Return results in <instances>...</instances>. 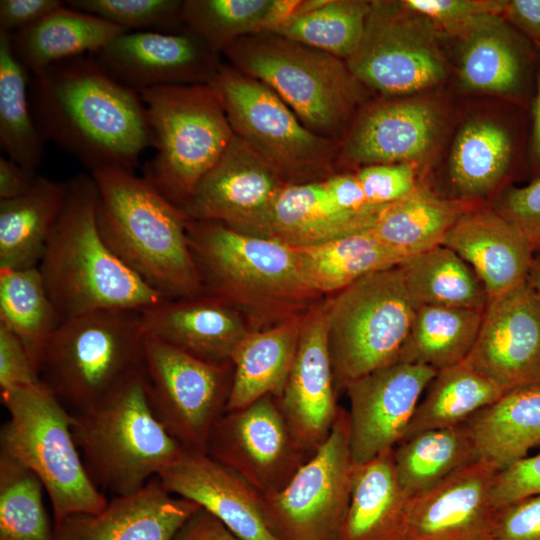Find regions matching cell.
Returning a JSON list of instances; mask_svg holds the SVG:
<instances>
[{
	"mask_svg": "<svg viewBox=\"0 0 540 540\" xmlns=\"http://www.w3.org/2000/svg\"><path fill=\"white\" fill-rule=\"evenodd\" d=\"M174 540H242L203 508L197 509L181 526Z\"/></svg>",
	"mask_w": 540,
	"mask_h": 540,
	"instance_id": "obj_55",
	"label": "cell"
},
{
	"mask_svg": "<svg viewBox=\"0 0 540 540\" xmlns=\"http://www.w3.org/2000/svg\"><path fill=\"white\" fill-rule=\"evenodd\" d=\"M393 449L356 464L339 540L400 539L410 497L398 481Z\"/></svg>",
	"mask_w": 540,
	"mask_h": 540,
	"instance_id": "obj_32",
	"label": "cell"
},
{
	"mask_svg": "<svg viewBox=\"0 0 540 540\" xmlns=\"http://www.w3.org/2000/svg\"><path fill=\"white\" fill-rule=\"evenodd\" d=\"M398 481L408 497L421 494L479 460L466 422L425 430L393 449Z\"/></svg>",
	"mask_w": 540,
	"mask_h": 540,
	"instance_id": "obj_37",
	"label": "cell"
},
{
	"mask_svg": "<svg viewBox=\"0 0 540 540\" xmlns=\"http://www.w3.org/2000/svg\"><path fill=\"white\" fill-rule=\"evenodd\" d=\"M498 471L478 460L410 497L399 540H494L492 489Z\"/></svg>",
	"mask_w": 540,
	"mask_h": 540,
	"instance_id": "obj_21",
	"label": "cell"
},
{
	"mask_svg": "<svg viewBox=\"0 0 540 540\" xmlns=\"http://www.w3.org/2000/svg\"><path fill=\"white\" fill-rule=\"evenodd\" d=\"M368 202L385 206L412 192L417 183V166L413 164H375L355 171Z\"/></svg>",
	"mask_w": 540,
	"mask_h": 540,
	"instance_id": "obj_48",
	"label": "cell"
},
{
	"mask_svg": "<svg viewBox=\"0 0 540 540\" xmlns=\"http://www.w3.org/2000/svg\"><path fill=\"white\" fill-rule=\"evenodd\" d=\"M143 381L159 422L185 449L206 453L224 413L233 366L213 364L144 334Z\"/></svg>",
	"mask_w": 540,
	"mask_h": 540,
	"instance_id": "obj_14",
	"label": "cell"
},
{
	"mask_svg": "<svg viewBox=\"0 0 540 540\" xmlns=\"http://www.w3.org/2000/svg\"><path fill=\"white\" fill-rule=\"evenodd\" d=\"M535 46L538 54V65L532 104L531 134L527 158L531 171L536 178H538L540 177V43Z\"/></svg>",
	"mask_w": 540,
	"mask_h": 540,
	"instance_id": "obj_58",
	"label": "cell"
},
{
	"mask_svg": "<svg viewBox=\"0 0 540 540\" xmlns=\"http://www.w3.org/2000/svg\"><path fill=\"white\" fill-rule=\"evenodd\" d=\"M325 303L337 387L398 361L415 313L399 266L366 275Z\"/></svg>",
	"mask_w": 540,
	"mask_h": 540,
	"instance_id": "obj_10",
	"label": "cell"
},
{
	"mask_svg": "<svg viewBox=\"0 0 540 540\" xmlns=\"http://www.w3.org/2000/svg\"><path fill=\"white\" fill-rule=\"evenodd\" d=\"M475 271L489 299L527 281L535 248L497 210L471 206L448 232L444 244Z\"/></svg>",
	"mask_w": 540,
	"mask_h": 540,
	"instance_id": "obj_27",
	"label": "cell"
},
{
	"mask_svg": "<svg viewBox=\"0 0 540 540\" xmlns=\"http://www.w3.org/2000/svg\"><path fill=\"white\" fill-rule=\"evenodd\" d=\"M335 387L324 301L304 315L294 362L277 398L294 435L310 454L327 439L340 411Z\"/></svg>",
	"mask_w": 540,
	"mask_h": 540,
	"instance_id": "obj_23",
	"label": "cell"
},
{
	"mask_svg": "<svg viewBox=\"0 0 540 540\" xmlns=\"http://www.w3.org/2000/svg\"><path fill=\"white\" fill-rule=\"evenodd\" d=\"M9 418L0 430V452L42 482L54 522L74 513H98L108 500L90 479L72 433V414L41 380L0 391Z\"/></svg>",
	"mask_w": 540,
	"mask_h": 540,
	"instance_id": "obj_8",
	"label": "cell"
},
{
	"mask_svg": "<svg viewBox=\"0 0 540 540\" xmlns=\"http://www.w3.org/2000/svg\"><path fill=\"white\" fill-rule=\"evenodd\" d=\"M37 173L30 172L8 157H0V200L13 199L26 193Z\"/></svg>",
	"mask_w": 540,
	"mask_h": 540,
	"instance_id": "obj_57",
	"label": "cell"
},
{
	"mask_svg": "<svg viewBox=\"0 0 540 540\" xmlns=\"http://www.w3.org/2000/svg\"><path fill=\"white\" fill-rule=\"evenodd\" d=\"M62 210L38 264L60 322L101 310H143L164 297L127 267L97 224L91 174L68 179Z\"/></svg>",
	"mask_w": 540,
	"mask_h": 540,
	"instance_id": "obj_2",
	"label": "cell"
},
{
	"mask_svg": "<svg viewBox=\"0 0 540 540\" xmlns=\"http://www.w3.org/2000/svg\"><path fill=\"white\" fill-rule=\"evenodd\" d=\"M371 1H301L297 10L269 32L347 60L362 40Z\"/></svg>",
	"mask_w": 540,
	"mask_h": 540,
	"instance_id": "obj_42",
	"label": "cell"
},
{
	"mask_svg": "<svg viewBox=\"0 0 540 540\" xmlns=\"http://www.w3.org/2000/svg\"><path fill=\"white\" fill-rule=\"evenodd\" d=\"M518 124L487 112H476L462 121L448 159V176L459 199L473 202L503 185L520 157Z\"/></svg>",
	"mask_w": 540,
	"mask_h": 540,
	"instance_id": "obj_28",
	"label": "cell"
},
{
	"mask_svg": "<svg viewBox=\"0 0 540 540\" xmlns=\"http://www.w3.org/2000/svg\"><path fill=\"white\" fill-rule=\"evenodd\" d=\"M206 453L262 496L282 489L312 455L294 435L273 396L224 412L211 430Z\"/></svg>",
	"mask_w": 540,
	"mask_h": 540,
	"instance_id": "obj_15",
	"label": "cell"
},
{
	"mask_svg": "<svg viewBox=\"0 0 540 540\" xmlns=\"http://www.w3.org/2000/svg\"><path fill=\"white\" fill-rule=\"evenodd\" d=\"M356 464L347 412L340 408L327 439L279 491L263 496L268 528L277 540H339Z\"/></svg>",
	"mask_w": 540,
	"mask_h": 540,
	"instance_id": "obj_13",
	"label": "cell"
},
{
	"mask_svg": "<svg viewBox=\"0 0 540 540\" xmlns=\"http://www.w3.org/2000/svg\"><path fill=\"white\" fill-rule=\"evenodd\" d=\"M0 324L17 336L39 371L44 347L60 319L38 266L0 269Z\"/></svg>",
	"mask_w": 540,
	"mask_h": 540,
	"instance_id": "obj_43",
	"label": "cell"
},
{
	"mask_svg": "<svg viewBox=\"0 0 540 540\" xmlns=\"http://www.w3.org/2000/svg\"><path fill=\"white\" fill-rule=\"evenodd\" d=\"M141 325L145 335L218 365H232L253 330L238 309L206 294L163 299L141 310Z\"/></svg>",
	"mask_w": 540,
	"mask_h": 540,
	"instance_id": "obj_26",
	"label": "cell"
},
{
	"mask_svg": "<svg viewBox=\"0 0 540 540\" xmlns=\"http://www.w3.org/2000/svg\"><path fill=\"white\" fill-rule=\"evenodd\" d=\"M33 116L44 138L90 172H133L153 146L145 105L135 89L96 59L78 56L32 74Z\"/></svg>",
	"mask_w": 540,
	"mask_h": 540,
	"instance_id": "obj_1",
	"label": "cell"
},
{
	"mask_svg": "<svg viewBox=\"0 0 540 540\" xmlns=\"http://www.w3.org/2000/svg\"><path fill=\"white\" fill-rule=\"evenodd\" d=\"M43 489L30 469L0 452V540H54Z\"/></svg>",
	"mask_w": 540,
	"mask_h": 540,
	"instance_id": "obj_45",
	"label": "cell"
},
{
	"mask_svg": "<svg viewBox=\"0 0 540 540\" xmlns=\"http://www.w3.org/2000/svg\"><path fill=\"white\" fill-rule=\"evenodd\" d=\"M129 32L105 19L62 5L33 25L11 35L12 50L35 74L62 60L97 53L115 37Z\"/></svg>",
	"mask_w": 540,
	"mask_h": 540,
	"instance_id": "obj_31",
	"label": "cell"
},
{
	"mask_svg": "<svg viewBox=\"0 0 540 540\" xmlns=\"http://www.w3.org/2000/svg\"><path fill=\"white\" fill-rule=\"evenodd\" d=\"M436 373L426 365L397 361L345 386L350 402L349 446L355 464L393 449L403 439L422 393Z\"/></svg>",
	"mask_w": 540,
	"mask_h": 540,
	"instance_id": "obj_18",
	"label": "cell"
},
{
	"mask_svg": "<svg viewBox=\"0 0 540 540\" xmlns=\"http://www.w3.org/2000/svg\"><path fill=\"white\" fill-rule=\"evenodd\" d=\"M68 186L38 175L23 195L0 200V269L38 266Z\"/></svg>",
	"mask_w": 540,
	"mask_h": 540,
	"instance_id": "obj_33",
	"label": "cell"
},
{
	"mask_svg": "<svg viewBox=\"0 0 540 540\" xmlns=\"http://www.w3.org/2000/svg\"><path fill=\"white\" fill-rule=\"evenodd\" d=\"M222 53L272 89L309 130L338 143L367 102L368 90L345 60L272 32L240 37Z\"/></svg>",
	"mask_w": 540,
	"mask_h": 540,
	"instance_id": "obj_5",
	"label": "cell"
},
{
	"mask_svg": "<svg viewBox=\"0 0 540 540\" xmlns=\"http://www.w3.org/2000/svg\"><path fill=\"white\" fill-rule=\"evenodd\" d=\"M187 236L203 294L232 305L251 322L272 326L315 305L319 295L306 283L294 247L191 218Z\"/></svg>",
	"mask_w": 540,
	"mask_h": 540,
	"instance_id": "obj_4",
	"label": "cell"
},
{
	"mask_svg": "<svg viewBox=\"0 0 540 540\" xmlns=\"http://www.w3.org/2000/svg\"><path fill=\"white\" fill-rule=\"evenodd\" d=\"M286 184L273 166L234 134L183 211L193 220L216 221L244 234L268 238L272 208Z\"/></svg>",
	"mask_w": 540,
	"mask_h": 540,
	"instance_id": "obj_17",
	"label": "cell"
},
{
	"mask_svg": "<svg viewBox=\"0 0 540 540\" xmlns=\"http://www.w3.org/2000/svg\"><path fill=\"white\" fill-rule=\"evenodd\" d=\"M527 282L540 295V253L535 255L532 260Z\"/></svg>",
	"mask_w": 540,
	"mask_h": 540,
	"instance_id": "obj_59",
	"label": "cell"
},
{
	"mask_svg": "<svg viewBox=\"0 0 540 540\" xmlns=\"http://www.w3.org/2000/svg\"><path fill=\"white\" fill-rule=\"evenodd\" d=\"M63 3L59 0H1L0 32L11 35L29 27Z\"/></svg>",
	"mask_w": 540,
	"mask_h": 540,
	"instance_id": "obj_53",
	"label": "cell"
},
{
	"mask_svg": "<svg viewBox=\"0 0 540 540\" xmlns=\"http://www.w3.org/2000/svg\"><path fill=\"white\" fill-rule=\"evenodd\" d=\"M399 267L415 309L444 306L484 311L487 306L489 296L475 271L445 245L415 254Z\"/></svg>",
	"mask_w": 540,
	"mask_h": 540,
	"instance_id": "obj_38",
	"label": "cell"
},
{
	"mask_svg": "<svg viewBox=\"0 0 540 540\" xmlns=\"http://www.w3.org/2000/svg\"><path fill=\"white\" fill-rule=\"evenodd\" d=\"M501 16L532 43H540V0H507Z\"/></svg>",
	"mask_w": 540,
	"mask_h": 540,
	"instance_id": "obj_56",
	"label": "cell"
},
{
	"mask_svg": "<svg viewBox=\"0 0 540 540\" xmlns=\"http://www.w3.org/2000/svg\"><path fill=\"white\" fill-rule=\"evenodd\" d=\"M494 540H540V495L497 509Z\"/></svg>",
	"mask_w": 540,
	"mask_h": 540,
	"instance_id": "obj_51",
	"label": "cell"
},
{
	"mask_svg": "<svg viewBox=\"0 0 540 540\" xmlns=\"http://www.w3.org/2000/svg\"><path fill=\"white\" fill-rule=\"evenodd\" d=\"M464 361L505 392L540 384V295L527 281L489 299Z\"/></svg>",
	"mask_w": 540,
	"mask_h": 540,
	"instance_id": "obj_19",
	"label": "cell"
},
{
	"mask_svg": "<svg viewBox=\"0 0 540 540\" xmlns=\"http://www.w3.org/2000/svg\"><path fill=\"white\" fill-rule=\"evenodd\" d=\"M172 494L220 520L242 540H277L267 526L263 496L207 453L185 449L157 475Z\"/></svg>",
	"mask_w": 540,
	"mask_h": 540,
	"instance_id": "obj_24",
	"label": "cell"
},
{
	"mask_svg": "<svg viewBox=\"0 0 540 540\" xmlns=\"http://www.w3.org/2000/svg\"><path fill=\"white\" fill-rule=\"evenodd\" d=\"M471 203L438 197L419 185L385 205L370 229L387 246L409 258L443 245L448 232Z\"/></svg>",
	"mask_w": 540,
	"mask_h": 540,
	"instance_id": "obj_36",
	"label": "cell"
},
{
	"mask_svg": "<svg viewBox=\"0 0 540 540\" xmlns=\"http://www.w3.org/2000/svg\"><path fill=\"white\" fill-rule=\"evenodd\" d=\"M209 85L234 134L288 183L322 181L334 175L340 143L309 130L264 83L220 64Z\"/></svg>",
	"mask_w": 540,
	"mask_h": 540,
	"instance_id": "obj_11",
	"label": "cell"
},
{
	"mask_svg": "<svg viewBox=\"0 0 540 540\" xmlns=\"http://www.w3.org/2000/svg\"><path fill=\"white\" fill-rule=\"evenodd\" d=\"M447 119L445 105L431 93L367 101L340 141V161L360 168L400 163L418 167L439 148Z\"/></svg>",
	"mask_w": 540,
	"mask_h": 540,
	"instance_id": "obj_16",
	"label": "cell"
},
{
	"mask_svg": "<svg viewBox=\"0 0 540 540\" xmlns=\"http://www.w3.org/2000/svg\"><path fill=\"white\" fill-rule=\"evenodd\" d=\"M466 423L479 460L505 469L540 444V384L506 392Z\"/></svg>",
	"mask_w": 540,
	"mask_h": 540,
	"instance_id": "obj_34",
	"label": "cell"
},
{
	"mask_svg": "<svg viewBox=\"0 0 540 540\" xmlns=\"http://www.w3.org/2000/svg\"><path fill=\"white\" fill-rule=\"evenodd\" d=\"M301 1L295 0H186L181 21L218 54L247 35L269 32L289 18Z\"/></svg>",
	"mask_w": 540,
	"mask_h": 540,
	"instance_id": "obj_39",
	"label": "cell"
},
{
	"mask_svg": "<svg viewBox=\"0 0 540 540\" xmlns=\"http://www.w3.org/2000/svg\"><path fill=\"white\" fill-rule=\"evenodd\" d=\"M200 506L170 493L156 476L135 493L113 496L98 513L54 522V540H174Z\"/></svg>",
	"mask_w": 540,
	"mask_h": 540,
	"instance_id": "obj_25",
	"label": "cell"
},
{
	"mask_svg": "<svg viewBox=\"0 0 540 540\" xmlns=\"http://www.w3.org/2000/svg\"><path fill=\"white\" fill-rule=\"evenodd\" d=\"M324 183L335 203L346 211L368 212L383 207L372 206L368 202L356 172L334 174Z\"/></svg>",
	"mask_w": 540,
	"mask_h": 540,
	"instance_id": "obj_54",
	"label": "cell"
},
{
	"mask_svg": "<svg viewBox=\"0 0 540 540\" xmlns=\"http://www.w3.org/2000/svg\"><path fill=\"white\" fill-rule=\"evenodd\" d=\"M153 135L154 157L143 178L183 210L200 180L219 161L234 132L209 83L138 91Z\"/></svg>",
	"mask_w": 540,
	"mask_h": 540,
	"instance_id": "obj_9",
	"label": "cell"
},
{
	"mask_svg": "<svg viewBox=\"0 0 540 540\" xmlns=\"http://www.w3.org/2000/svg\"><path fill=\"white\" fill-rule=\"evenodd\" d=\"M27 70L15 56L9 34L0 32V145L8 158L36 173L44 138L29 107Z\"/></svg>",
	"mask_w": 540,
	"mask_h": 540,
	"instance_id": "obj_44",
	"label": "cell"
},
{
	"mask_svg": "<svg viewBox=\"0 0 540 540\" xmlns=\"http://www.w3.org/2000/svg\"><path fill=\"white\" fill-rule=\"evenodd\" d=\"M142 372L93 407L71 413L85 469L103 494L135 493L185 450L155 417Z\"/></svg>",
	"mask_w": 540,
	"mask_h": 540,
	"instance_id": "obj_6",
	"label": "cell"
},
{
	"mask_svg": "<svg viewBox=\"0 0 540 540\" xmlns=\"http://www.w3.org/2000/svg\"><path fill=\"white\" fill-rule=\"evenodd\" d=\"M483 311L420 306L398 361L422 364L439 371L463 362L477 338Z\"/></svg>",
	"mask_w": 540,
	"mask_h": 540,
	"instance_id": "obj_40",
	"label": "cell"
},
{
	"mask_svg": "<svg viewBox=\"0 0 540 540\" xmlns=\"http://www.w3.org/2000/svg\"><path fill=\"white\" fill-rule=\"evenodd\" d=\"M382 208L349 212L335 203L324 180L288 183L273 205L268 238L295 248L319 245L370 229Z\"/></svg>",
	"mask_w": 540,
	"mask_h": 540,
	"instance_id": "obj_29",
	"label": "cell"
},
{
	"mask_svg": "<svg viewBox=\"0 0 540 540\" xmlns=\"http://www.w3.org/2000/svg\"><path fill=\"white\" fill-rule=\"evenodd\" d=\"M426 389L403 439L462 424L506 393L465 361L437 371Z\"/></svg>",
	"mask_w": 540,
	"mask_h": 540,
	"instance_id": "obj_41",
	"label": "cell"
},
{
	"mask_svg": "<svg viewBox=\"0 0 540 540\" xmlns=\"http://www.w3.org/2000/svg\"><path fill=\"white\" fill-rule=\"evenodd\" d=\"M455 38L456 74L463 90L496 96L518 107L528 104L538 65L534 43L502 16L491 14L475 17Z\"/></svg>",
	"mask_w": 540,
	"mask_h": 540,
	"instance_id": "obj_20",
	"label": "cell"
},
{
	"mask_svg": "<svg viewBox=\"0 0 540 540\" xmlns=\"http://www.w3.org/2000/svg\"><path fill=\"white\" fill-rule=\"evenodd\" d=\"M534 495H540V453L498 471L492 489L496 509Z\"/></svg>",
	"mask_w": 540,
	"mask_h": 540,
	"instance_id": "obj_50",
	"label": "cell"
},
{
	"mask_svg": "<svg viewBox=\"0 0 540 540\" xmlns=\"http://www.w3.org/2000/svg\"><path fill=\"white\" fill-rule=\"evenodd\" d=\"M442 35L403 1H371L360 45L345 61L355 78L381 97L430 93L450 74Z\"/></svg>",
	"mask_w": 540,
	"mask_h": 540,
	"instance_id": "obj_12",
	"label": "cell"
},
{
	"mask_svg": "<svg viewBox=\"0 0 540 540\" xmlns=\"http://www.w3.org/2000/svg\"><path fill=\"white\" fill-rule=\"evenodd\" d=\"M90 174L97 187L98 229L111 251L165 299L202 295L184 211L131 171Z\"/></svg>",
	"mask_w": 540,
	"mask_h": 540,
	"instance_id": "obj_3",
	"label": "cell"
},
{
	"mask_svg": "<svg viewBox=\"0 0 540 540\" xmlns=\"http://www.w3.org/2000/svg\"><path fill=\"white\" fill-rule=\"evenodd\" d=\"M140 310H101L60 322L42 352L41 380L71 412L87 410L143 371Z\"/></svg>",
	"mask_w": 540,
	"mask_h": 540,
	"instance_id": "obj_7",
	"label": "cell"
},
{
	"mask_svg": "<svg viewBox=\"0 0 540 540\" xmlns=\"http://www.w3.org/2000/svg\"><path fill=\"white\" fill-rule=\"evenodd\" d=\"M540 251V250H539Z\"/></svg>",
	"mask_w": 540,
	"mask_h": 540,
	"instance_id": "obj_60",
	"label": "cell"
},
{
	"mask_svg": "<svg viewBox=\"0 0 540 540\" xmlns=\"http://www.w3.org/2000/svg\"><path fill=\"white\" fill-rule=\"evenodd\" d=\"M305 313L252 330L244 338L232 357V381L224 412L244 408L265 396H281Z\"/></svg>",
	"mask_w": 540,
	"mask_h": 540,
	"instance_id": "obj_30",
	"label": "cell"
},
{
	"mask_svg": "<svg viewBox=\"0 0 540 540\" xmlns=\"http://www.w3.org/2000/svg\"><path fill=\"white\" fill-rule=\"evenodd\" d=\"M410 9L431 19L442 31L455 37L477 16L502 14L507 0H402Z\"/></svg>",
	"mask_w": 540,
	"mask_h": 540,
	"instance_id": "obj_47",
	"label": "cell"
},
{
	"mask_svg": "<svg viewBox=\"0 0 540 540\" xmlns=\"http://www.w3.org/2000/svg\"><path fill=\"white\" fill-rule=\"evenodd\" d=\"M95 54L111 75L136 91L209 83L220 65L217 54L187 29L125 32Z\"/></svg>",
	"mask_w": 540,
	"mask_h": 540,
	"instance_id": "obj_22",
	"label": "cell"
},
{
	"mask_svg": "<svg viewBox=\"0 0 540 540\" xmlns=\"http://www.w3.org/2000/svg\"><path fill=\"white\" fill-rule=\"evenodd\" d=\"M179 0H70L67 6L95 15L130 32L155 31L173 33L183 25Z\"/></svg>",
	"mask_w": 540,
	"mask_h": 540,
	"instance_id": "obj_46",
	"label": "cell"
},
{
	"mask_svg": "<svg viewBox=\"0 0 540 540\" xmlns=\"http://www.w3.org/2000/svg\"><path fill=\"white\" fill-rule=\"evenodd\" d=\"M295 250L306 283L319 296L335 294L366 275L398 267L408 259L371 229Z\"/></svg>",
	"mask_w": 540,
	"mask_h": 540,
	"instance_id": "obj_35",
	"label": "cell"
},
{
	"mask_svg": "<svg viewBox=\"0 0 540 540\" xmlns=\"http://www.w3.org/2000/svg\"><path fill=\"white\" fill-rule=\"evenodd\" d=\"M40 381L39 371L21 341L0 324V391Z\"/></svg>",
	"mask_w": 540,
	"mask_h": 540,
	"instance_id": "obj_52",
	"label": "cell"
},
{
	"mask_svg": "<svg viewBox=\"0 0 540 540\" xmlns=\"http://www.w3.org/2000/svg\"><path fill=\"white\" fill-rule=\"evenodd\" d=\"M496 210L525 234L536 251L540 250V177L507 189Z\"/></svg>",
	"mask_w": 540,
	"mask_h": 540,
	"instance_id": "obj_49",
	"label": "cell"
}]
</instances>
